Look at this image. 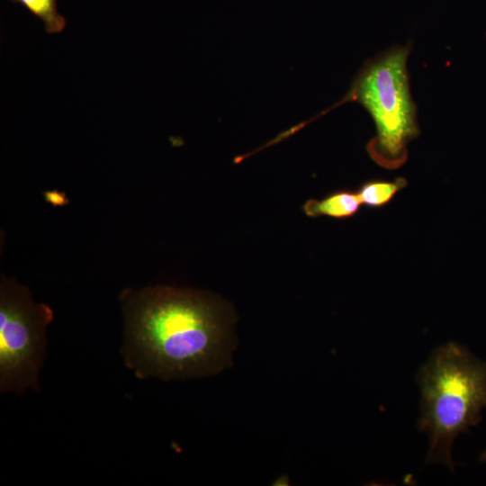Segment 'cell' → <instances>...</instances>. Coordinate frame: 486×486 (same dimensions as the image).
Returning <instances> with one entry per match:
<instances>
[{
    "mask_svg": "<svg viewBox=\"0 0 486 486\" xmlns=\"http://www.w3.org/2000/svg\"><path fill=\"white\" fill-rule=\"evenodd\" d=\"M25 7L32 15L40 19L47 33H59L64 31L67 22L58 14L57 0H11Z\"/></svg>",
    "mask_w": 486,
    "mask_h": 486,
    "instance_id": "7",
    "label": "cell"
},
{
    "mask_svg": "<svg viewBox=\"0 0 486 486\" xmlns=\"http://www.w3.org/2000/svg\"><path fill=\"white\" fill-rule=\"evenodd\" d=\"M362 207L356 191L340 189L330 192L321 199H309L302 206L304 213L311 218L328 216L344 220L356 215Z\"/></svg>",
    "mask_w": 486,
    "mask_h": 486,
    "instance_id": "5",
    "label": "cell"
},
{
    "mask_svg": "<svg viewBox=\"0 0 486 486\" xmlns=\"http://www.w3.org/2000/svg\"><path fill=\"white\" fill-rule=\"evenodd\" d=\"M46 199L52 204H62V194L59 192H48L46 194Z\"/></svg>",
    "mask_w": 486,
    "mask_h": 486,
    "instance_id": "8",
    "label": "cell"
},
{
    "mask_svg": "<svg viewBox=\"0 0 486 486\" xmlns=\"http://www.w3.org/2000/svg\"><path fill=\"white\" fill-rule=\"evenodd\" d=\"M410 50L411 42H408L366 60L346 95L320 112L324 115L348 102L361 104L375 126V135L366 144V151L379 166L389 170L406 163L408 146L419 135L407 69Z\"/></svg>",
    "mask_w": 486,
    "mask_h": 486,
    "instance_id": "3",
    "label": "cell"
},
{
    "mask_svg": "<svg viewBox=\"0 0 486 486\" xmlns=\"http://www.w3.org/2000/svg\"><path fill=\"white\" fill-rule=\"evenodd\" d=\"M122 354L140 379H188L228 366L230 314L203 292L166 285L124 290Z\"/></svg>",
    "mask_w": 486,
    "mask_h": 486,
    "instance_id": "1",
    "label": "cell"
},
{
    "mask_svg": "<svg viewBox=\"0 0 486 486\" xmlns=\"http://www.w3.org/2000/svg\"><path fill=\"white\" fill-rule=\"evenodd\" d=\"M418 381L422 395L418 429L429 438L427 461L454 469V440L476 425L486 408V362L449 342L432 353Z\"/></svg>",
    "mask_w": 486,
    "mask_h": 486,
    "instance_id": "2",
    "label": "cell"
},
{
    "mask_svg": "<svg viewBox=\"0 0 486 486\" xmlns=\"http://www.w3.org/2000/svg\"><path fill=\"white\" fill-rule=\"evenodd\" d=\"M480 460H481L482 462H486V451H484V452L481 454Z\"/></svg>",
    "mask_w": 486,
    "mask_h": 486,
    "instance_id": "9",
    "label": "cell"
},
{
    "mask_svg": "<svg viewBox=\"0 0 486 486\" xmlns=\"http://www.w3.org/2000/svg\"><path fill=\"white\" fill-rule=\"evenodd\" d=\"M54 317L47 304L2 275L0 284V392L39 391L47 347V328Z\"/></svg>",
    "mask_w": 486,
    "mask_h": 486,
    "instance_id": "4",
    "label": "cell"
},
{
    "mask_svg": "<svg viewBox=\"0 0 486 486\" xmlns=\"http://www.w3.org/2000/svg\"><path fill=\"white\" fill-rule=\"evenodd\" d=\"M407 184V180L402 176L393 180L373 178L362 183L356 193L362 205L369 209H380L388 205Z\"/></svg>",
    "mask_w": 486,
    "mask_h": 486,
    "instance_id": "6",
    "label": "cell"
}]
</instances>
